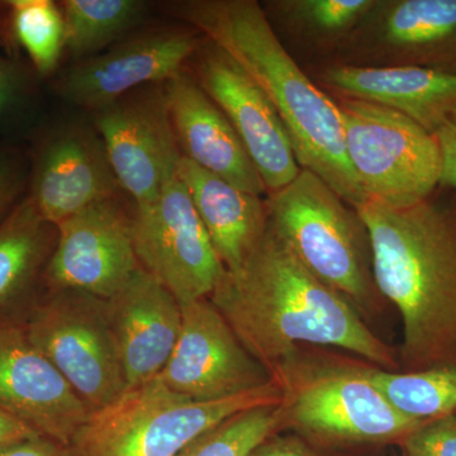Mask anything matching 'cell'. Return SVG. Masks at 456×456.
Wrapping results in <instances>:
<instances>
[{
  "mask_svg": "<svg viewBox=\"0 0 456 456\" xmlns=\"http://www.w3.org/2000/svg\"><path fill=\"white\" fill-rule=\"evenodd\" d=\"M208 298L269 373L303 345L350 351L384 370L397 368L393 351L358 310L314 277L269 222L248 259L226 270Z\"/></svg>",
  "mask_w": 456,
  "mask_h": 456,
  "instance_id": "1",
  "label": "cell"
},
{
  "mask_svg": "<svg viewBox=\"0 0 456 456\" xmlns=\"http://www.w3.org/2000/svg\"><path fill=\"white\" fill-rule=\"evenodd\" d=\"M167 9L202 32L263 90L283 122L302 169L320 176L350 206L367 202L347 159L335 99L294 61L259 2L182 0Z\"/></svg>",
  "mask_w": 456,
  "mask_h": 456,
  "instance_id": "2",
  "label": "cell"
},
{
  "mask_svg": "<svg viewBox=\"0 0 456 456\" xmlns=\"http://www.w3.org/2000/svg\"><path fill=\"white\" fill-rule=\"evenodd\" d=\"M355 208L370 237L378 292L401 314L404 370L456 367V209L431 198Z\"/></svg>",
  "mask_w": 456,
  "mask_h": 456,
  "instance_id": "3",
  "label": "cell"
},
{
  "mask_svg": "<svg viewBox=\"0 0 456 456\" xmlns=\"http://www.w3.org/2000/svg\"><path fill=\"white\" fill-rule=\"evenodd\" d=\"M265 204L270 227L314 277L360 314L377 310L383 298L375 285L370 237L355 207L307 169L270 191Z\"/></svg>",
  "mask_w": 456,
  "mask_h": 456,
  "instance_id": "4",
  "label": "cell"
},
{
  "mask_svg": "<svg viewBox=\"0 0 456 456\" xmlns=\"http://www.w3.org/2000/svg\"><path fill=\"white\" fill-rule=\"evenodd\" d=\"M279 402L274 380L236 397L200 402L176 395L156 377L90 412L65 446V454L175 456L231 417Z\"/></svg>",
  "mask_w": 456,
  "mask_h": 456,
  "instance_id": "5",
  "label": "cell"
},
{
  "mask_svg": "<svg viewBox=\"0 0 456 456\" xmlns=\"http://www.w3.org/2000/svg\"><path fill=\"white\" fill-rule=\"evenodd\" d=\"M281 392L284 425L340 443L403 440L421 421L402 415L370 382L367 365L296 355L270 371Z\"/></svg>",
  "mask_w": 456,
  "mask_h": 456,
  "instance_id": "6",
  "label": "cell"
},
{
  "mask_svg": "<svg viewBox=\"0 0 456 456\" xmlns=\"http://www.w3.org/2000/svg\"><path fill=\"white\" fill-rule=\"evenodd\" d=\"M335 102L347 159L367 200L392 208L428 200L443 174L434 134L388 108L356 99Z\"/></svg>",
  "mask_w": 456,
  "mask_h": 456,
  "instance_id": "7",
  "label": "cell"
},
{
  "mask_svg": "<svg viewBox=\"0 0 456 456\" xmlns=\"http://www.w3.org/2000/svg\"><path fill=\"white\" fill-rule=\"evenodd\" d=\"M23 320L29 340L90 412L128 391L104 299L77 290H46Z\"/></svg>",
  "mask_w": 456,
  "mask_h": 456,
  "instance_id": "8",
  "label": "cell"
},
{
  "mask_svg": "<svg viewBox=\"0 0 456 456\" xmlns=\"http://www.w3.org/2000/svg\"><path fill=\"white\" fill-rule=\"evenodd\" d=\"M131 218L141 268L180 305L208 298L226 270L178 175L154 202L134 206Z\"/></svg>",
  "mask_w": 456,
  "mask_h": 456,
  "instance_id": "9",
  "label": "cell"
},
{
  "mask_svg": "<svg viewBox=\"0 0 456 456\" xmlns=\"http://www.w3.org/2000/svg\"><path fill=\"white\" fill-rule=\"evenodd\" d=\"M92 114L121 191L134 206L154 202L183 158L164 84L132 90Z\"/></svg>",
  "mask_w": 456,
  "mask_h": 456,
  "instance_id": "10",
  "label": "cell"
},
{
  "mask_svg": "<svg viewBox=\"0 0 456 456\" xmlns=\"http://www.w3.org/2000/svg\"><path fill=\"white\" fill-rule=\"evenodd\" d=\"M336 64L456 74V0H377Z\"/></svg>",
  "mask_w": 456,
  "mask_h": 456,
  "instance_id": "11",
  "label": "cell"
},
{
  "mask_svg": "<svg viewBox=\"0 0 456 456\" xmlns=\"http://www.w3.org/2000/svg\"><path fill=\"white\" fill-rule=\"evenodd\" d=\"M182 327L159 378L176 395L220 401L273 383L268 369L245 349L209 298L180 305Z\"/></svg>",
  "mask_w": 456,
  "mask_h": 456,
  "instance_id": "12",
  "label": "cell"
},
{
  "mask_svg": "<svg viewBox=\"0 0 456 456\" xmlns=\"http://www.w3.org/2000/svg\"><path fill=\"white\" fill-rule=\"evenodd\" d=\"M42 275L46 290H77L110 299L140 268L132 218L118 197L101 200L57 224Z\"/></svg>",
  "mask_w": 456,
  "mask_h": 456,
  "instance_id": "13",
  "label": "cell"
},
{
  "mask_svg": "<svg viewBox=\"0 0 456 456\" xmlns=\"http://www.w3.org/2000/svg\"><path fill=\"white\" fill-rule=\"evenodd\" d=\"M200 45L191 27L142 29L98 55L75 61L53 86L66 103L94 112L132 90L167 83L182 73Z\"/></svg>",
  "mask_w": 456,
  "mask_h": 456,
  "instance_id": "14",
  "label": "cell"
},
{
  "mask_svg": "<svg viewBox=\"0 0 456 456\" xmlns=\"http://www.w3.org/2000/svg\"><path fill=\"white\" fill-rule=\"evenodd\" d=\"M121 187L94 126L66 122L38 140L26 197L53 226L92 204L118 197Z\"/></svg>",
  "mask_w": 456,
  "mask_h": 456,
  "instance_id": "15",
  "label": "cell"
},
{
  "mask_svg": "<svg viewBox=\"0 0 456 456\" xmlns=\"http://www.w3.org/2000/svg\"><path fill=\"white\" fill-rule=\"evenodd\" d=\"M194 56L198 83L232 125L269 193L293 182L302 167L263 90L209 41Z\"/></svg>",
  "mask_w": 456,
  "mask_h": 456,
  "instance_id": "16",
  "label": "cell"
},
{
  "mask_svg": "<svg viewBox=\"0 0 456 456\" xmlns=\"http://www.w3.org/2000/svg\"><path fill=\"white\" fill-rule=\"evenodd\" d=\"M23 316L0 318V410L65 448L90 411L29 340Z\"/></svg>",
  "mask_w": 456,
  "mask_h": 456,
  "instance_id": "17",
  "label": "cell"
},
{
  "mask_svg": "<svg viewBox=\"0 0 456 456\" xmlns=\"http://www.w3.org/2000/svg\"><path fill=\"white\" fill-rule=\"evenodd\" d=\"M106 305L128 389L159 377L178 341V299L140 266Z\"/></svg>",
  "mask_w": 456,
  "mask_h": 456,
  "instance_id": "18",
  "label": "cell"
},
{
  "mask_svg": "<svg viewBox=\"0 0 456 456\" xmlns=\"http://www.w3.org/2000/svg\"><path fill=\"white\" fill-rule=\"evenodd\" d=\"M164 94L184 158L248 193L268 191L239 134L196 77L183 70L164 83Z\"/></svg>",
  "mask_w": 456,
  "mask_h": 456,
  "instance_id": "19",
  "label": "cell"
},
{
  "mask_svg": "<svg viewBox=\"0 0 456 456\" xmlns=\"http://www.w3.org/2000/svg\"><path fill=\"white\" fill-rule=\"evenodd\" d=\"M316 80L338 98L356 99L403 114L431 132L456 104V74L422 68L323 66Z\"/></svg>",
  "mask_w": 456,
  "mask_h": 456,
  "instance_id": "20",
  "label": "cell"
},
{
  "mask_svg": "<svg viewBox=\"0 0 456 456\" xmlns=\"http://www.w3.org/2000/svg\"><path fill=\"white\" fill-rule=\"evenodd\" d=\"M176 175L187 188L224 270L240 268L268 227L265 200L233 187L184 156Z\"/></svg>",
  "mask_w": 456,
  "mask_h": 456,
  "instance_id": "21",
  "label": "cell"
},
{
  "mask_svg": "<svg viewBox=\"0 0 456 456\" xmlns=\"http://www.w3.org/2000/svg\"><path fill=\"white\" fill-rule=\"evenodd\" d=\"M56 237L27 197L0 222V318L25 314L37 298Z\"/></svg>",
  "mask_w": 456,
  "mask_h": 456,
  "instance_id": "22",
  "label": "cell"
},
{
  "mask_svg": "<svg viewBox=\"0 0 456 456\" xmlns=\"http://www.w3.org/2000/svg\"><path fill=\"white\" fill-rule=\"evenodd\" d=\"M377 0H269L270 25L308 46L335 53L358 28Z\"/></svg>",
  "mask_w": 456,
  "mask_h": 456,
  "instance_id": "23",
  "label": "cell"
},
{
  "mask_svg": "<svg viewBox=\"0 0 456 456\" xmlns=\"http://www.w3.org/2000/svg\"><path fill=\"white\" fill-rule=\"evenodd\" d=\"M65 51L75 61L98 55L139 31L149 14L142 0H65Z\"/></svg>",
  "mask_w": 456,
  "mask_h": 456,
  "instance_id": "24",
  "label": "cell"
},
{
  "mask_svg": "<svg viewBox=\"0 0 456 456\" xmlns=\"http://www.w3.org/2000/svg\"><path fill=\"white\" fill-rule=\"evenodd\" d=\"M370 382L402 415L430 421L456 412V367L384 370L367 367Z\"/></svg>",
  "mask_w": 456,
  "mask_h": 456,
  "instance_id": "25",
  "label": "cell"
},
{
  "mask_svg": "<svg viewBox=\"0 0 456 456\" xmlns=\"http://www.w3.org/2000/svg\"><path fill=\"white\" fill-rule=\"evenodd\" d=\"M9 26L38 77L55 73L66 45L64 14L53 0L7 2Z\"/></svg>",
  "mask_w": 456,
  "mask_h": 456,
  "instance_id": "26",
  "label": "cell"
},
{
  "mask_svg": "<svg viewBox=\"0 0 456 456\" xmlns=\"http://www.w3.org/2000/svg\"><path fill=\"white\" fill-rule=\"evenodd\" d=\"M283 426L281 402L251 408L222 422L175 456H248Z\"/></svg>",
  "mask_w": 456,
  "mask_h": 456,
  "instance_id": "27",
  "label": "cell"
},
{
  "mask_svg": "<svg viewBox=\"0 0 456 456\" xmlns=\"http://www.w3.org/2000/svg\"><path fill=\"white\" fill-rule=\"evenodd\" d=\"M36 107L33 77L16 60L0 55V139L27 130Z\"/></svg>",
  "mask_w": 456,
  "mask_h": 456,
  "instance_id": "28",
  "label": "cell"
},
{
  "mask_svg": "<svg viewBox=\"0 0 456 456\" xmlns=\"http://www.w3.org/2000/svg\"><path fill=\"white\" fill-rule=\"evenodd\" d=\"M403 445L410 456H456V412L422 422Z\"/></svg>",
  "mask_w": 456,
  "mask_h": 456,
  "instance_id": "29",
  "label": "cell"
},
{
  "mask_svg": "<svg viewBox=\"0 0 456 456\" xmlns=\"http://www.w3.org/2000/svg\"><path fill=\"white\" fill-rule=\"evenodd\" d=\"M29 164L16 146L0 145V222L26 197Z\"/></svg>",
  "mask_w": 456,
  "mask_h": 456,
  "instance_id": "30",
  "label": "cell"
},
{
  "mask_svg": "<svg viewBox=\"0 0 456 456\" xmlns=\"http://www.w3.org/2000/svg\"><path fill=\"white\" fill-rule=\"evenodd\" d=\"M434 136L439 145L443 163L440 185L452 189L456 193V104L434 132Z\"/></svg>",
  "mask_w": 456,
  "mask_h": 456,
  "instance_id": "31",
  "label": "cell"
},
{
  "mask_svg": "<svg viewBox=\"0 0 456 456\" xmlns=\"http://www.w3.org/2000/svg\"><path fill=\"white\" fill-rule=\"evenodd\" d=\"M248 456H338L323 454L298 437H269Z\"/></svg>",
  "mask_w": 456,
  "mask_h": 456,
  "instance_id": "32",
  "label": "cell"
},
{
  "mask_svg": "<svg viewBox=\"0 0 456 456\" xmlns=\"http://www.w3.org/2000/svg\"><path fill=\"white\" fill-rule=\"evenodd\" d=\"M0 456H66L64 446L46 437L22 441L0 449Z\"/></svg>",
  "mask_w": 456,
  "mask_h": 456,
  "instance_id": "33",
  "label": "cell"
},
{
  "mask_svg": "<svg viewBox=\"0 0 456 456\" xmlns=\"http://www.w3.org/2000/svg\"><path fill=\"white\" fill-rule=\"evenodd\" d=\"M38 436L40 435L29 426L0 410V449Z\"/></svg>",
  "mask_w": 456,
  "mask_h": 456,
  "instance_id": "34",
  "label": "cell"
}]
</instances>
